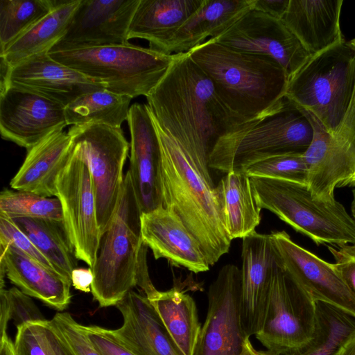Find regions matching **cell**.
<instances>
[{"label": "cell", "instance_id": "1", "mask_svg": "<svg viewBox=\"0 0 355 355\" xmlns=\"http://www.w3.org/2000/svg\"><path fill=\"white\" fill-rule=\"evenodd\" d=\"M146 98L165 132L184 149L209 156L220 137L244 123L187 53L175 54L166 73Z\"/></svg>", "mask_w": 355, "mask_h": 355}, {"label": "cell", "instance_id": "2", "mask_svg": "<svg viewBox=\"0 0 355 355\" xmlns=\"http://www.w3.org/2000/svg\"><path fill=\"white\" fill-rule=\"evenodd\" d=\"M152 116L161 148L162 205L182 221L214 266L232 240L223 224L209 155L184 149Z\"/></svg>", "mask_w": 355, "mask_h": 355}, {"label": "cell", "instance_id": "3", "mask_svg": "<svg viewBox=\"0 0 355 355\" xmlns=\"http://www.w3.org/2000/svg\"><path fill=\"white\" fill-rule=\"evenodd\" d=\"M205 72L226 107L243 123L268 111L286 96L289 77L273 58L209 39L187 53Z\"/></svg>", "mask_w": 355, "mask_h": 355}, {"label": "cell", "instance_id": "4", "mask_svg": "<svg viewBox=\"0 0 355 355\" xmlns=\"http://www.w3.org/2000/svg\"><path fill=\"white\" fill-rule=\"evenodd\" d=\"M313 128L306 110L286 96L255 119L220 137L209 156L210 168L243 172L251 164L282 154H304Z\"/></svg>", "mask_w": 355, "mask_h": 355}, {"label": "cell", "instance_id": "5", "mask_svg": "<svg viewBox=\"0 0 355 355\" xmlns=\"http://www.w3.org/2000/svg\"><path fill=\"white\" fill-rule=\"evenodd\" d=\"M141 215L128 171L91 268L94 275L91 292L100 307L116 306L137 286L140 261L148 248L142 241Z\"/></svg>", "mask_w": 355, "mask_h": 355}, {"label": "cell", "instance_id": "6", "mask_svg": "<svg viewBox=\"0 0 355 355\" xmlns=\"http://www.w3.org/2000/svg\"><path fill=\"white\" fill-rule=\"evenodd\" d=\"M355 92V39L311 56L288 80L286 96L331 134L342 124Z\"/></svg>", "mask_w": 355, "mask_h": 355}, {"label": "cell", "instance_id": "7", "mask_svg": "<svg viewBox=\"0 0 355 355\" xmlns=\"http://www.w3.org/2000/svg\"><path fill=\"white\" fill-rule=\"evenodd\" d=\"M250 178L259 207L272 212L315 244L355 243V219L336 199L324 202L315 198L306 184Z\"/></svg>", "mask_w": 355, "mask_h": 355}, {"label": "cell", "instance_id": "8", "mask_svg": "<svg viewBox=\"0 0 355 355\" xmlns=\"http://www.w3.org/2000/svg\"><path fill=\"white\" fill-rule=\"evenodd\" d=\"M54 60L101 83L111 92L148 96L166 73L175 54L135 45L49 52Z\"/></svg>", "mask_w": 355, "mask_h": 355}, {"label": "cell", "instance_id": "9", "mask_svg": "<svg viewBox=\"0 0 355 355\" xmlns=\"http://www.w3.org/2000/svg\"><path fill=\"white\" fill-rule=\"evenodd\" d=\"M317 327V302L283 269L272 276L263 324L256 338L275 355H287L304 347Z\"/></svg>", "mask_w": 355, "mask_h": 355}, {"label": "cell", "instance_id": "10", "mask_svg": "<svg viewBox=\"0 0 355 355\" xmlns=\"http://www.w3.org/2000/svg\"><path fill=\"white\" fill-rule=\"evenodd\" d=\"M68 132L89 167L101 235L110 222L120 198L130 144L121 128L104 124L73 125Z\"/></svg>", "mask_w": 355, "mask_h": 355}, {"label": "cell", "instance_id": "11", "mask_svg": "<svg viewBox=\"0 0 355 355\" xmlns=\"http://www.w3.org/2000/svg\"><path fill=\"white\" fill-rule=\"evenodd\" d=\"M306 112L313 128L311 143L303 154L306 185L314 198L331 202L336 188L355 187V92L342 124L333 134Z\"/></svg>", "mask_w": 355, "mask_h": 355}, {"label": "cell", "instance_id": "12", "mask_svg": "<svg viewBox=\"0 0 355 355\" xmlns=\"http://www.w3.org/2000/svg\"><path fill=\"white\" fill-rule=\"evenodd\" d=\"M55 188L76 257L92 268L101 238L96 194L88 164L74 143L69 159L57 177Z\"/></svg>", "mask_w": 355, "mask_h": 355}, {"label": "cell", "instance_id": "13", "mask_svg": "<svg viewBox=\"0 0 355 355\" xmlns=\"http://www.w3.org/2000/svg\"><path fill=\"white\" fill-rule=\"evenodd\" d=\"M208 310L193 355H240L247 336L241 313V269L223 266L210 284Z\"/></svg>", "mask_w": 355, "mask_h": 355}, {"label": "cell", "instance_id": "14", "mask_svg": "<svg viewBox=\"0 0 355 355\" xmlns=\"http://www.w3.org/2000/svg\"><path fill=\"white\" fill-rule=\"evenodd\" d=\"M214 40L234 49L273 58L289 78L311 57L282 20L253 9Z\"/></svg>", "mask_w": 355, "mask_h": 355}, {"label": "cell", "instance_id": "15", "mask_svg": "<svg viewBox=\"0 0 355 355\" xmlns=\"http://www.w3.org/2000/svg\"><path fill=\"white\" fill-rule=\"evenodd\" d=\"M270 236L282 268L316 302L334 306L355 318V295L334 263L295 243L285 231L272 232Z\"/></svg>", "mask_w": 355, "mask_h": 355}, {"label": "cell", "instance_id": "16", "mask_svg": "<svg viewBox=\"0 0 355 355\" xmlns=\"http://www.w3.org/2000/svg\"><path fill=\"white\" fill-rule=\"evenodd\" d=\"M0 133L27 150L55 130L67 125L64 106L12 86L0 89Z\"/></svg>", "mask_w": 355, "mask_h": 355}, {"label": "cell", "instance_id": "17", "mask_svg": "<svg viewBox=\"0 0 355 355\" xmlns=\"http://www.w3.org/2000/svg\"><path fill=\"white\" fill-rule=\"evenodd\" d=\"M139 0H81L65 35L49 52L121 45Z\"/></svg>", "mask_w": 355, "mask_h": 355}, {"label": "cell", "instance_id": "18", "mask_svg": "<svg viewBox=\"0 0 355 355\" xmlns=\"http://www.w3.org/2000/svg\"><path fill=\"white\" fill-rule=\"evenodd\" d=\"M0 89L12 86L28 90L64 107L79 96L105 86L54 60L49 53L31 56L8 67L1 60Z\"/></svg>", "mask_w": 355, "mask_h": 355}, {"label": "cell", "instance_id": "19", "mask_svg": "<svg viewBox=\"0 0 355 355\" xmlns=\"http://www.w3.org/2000/svg\"><path fill=\"white\" fill-rule=\"evenodd\" d=\"M127 121L130 134L129 172L141 214L146 213L163 206L159 141L147 104L130 105Z\"/></svg>", "mask_w": 355, "mask_h": 355}, {"label": "cell", "instance_id": "20", "mask_svg": "<svg viewBox=\"0 0 355 355\" xmlns=\"http://www.w3.org/2000/svg\"><path fill=\"white\" fill-rule=\"evenodd\" d=\"M241 259L242 320L250 338L263 324L273 273L282 261L270 234L256 231L243 239Z\"/></svg>", "mask_w": 355, "mask_h": 355}, {"label": "cell", "instance_id": "21", "mask_svg": "<svg viewBox=\"0 0 355 355\" xmlns=\"http://www.w3.org/2000/svg\"><path fill=\"white\" fill-rule=\"evenodd\" d=\"M141 232L143 243L152 250L155 259L164 258L171 265L194 273L209 270L198 241L182 221L163 206L141 214Z\"/></svg>", "mask_w": 355, "mask_h": 355}, {"label": "cell", "instance_id": "22", "mask_svg": "<svg viewBox=\"0 0 355 355\" xmlns=\"http://www.w3.org/2000/svg\"><path fill=\"white\" fill-rule=\"evenodd\" d=\"M0 289L4 288L6 276L24 293L53 309L62 311L69 306L70 280L12 245H0Z\"/></svg>", "mask_w": 355, "mask_h": 355}, {"label": "cell", "instance_id": "23", "mask_svg": "<svg viewBox=\"0 0 355 355\" xmlns=\"http://www.w3.org/2000/svg\"><path fill=\"white\" fill-rule=\"evenodd\" d=\"M115 306L123 324L112 332L135 355H184L146 295L132 290Z\"/></svg>", "mask_w": 355, "mask_h": 355}, {"label": "cell", "instance_id": "24", "mask_svg": "<svg viewBox=\"0 0 355 355\" xmlns=\"http://www.w3.org/2000/svg\"><path fill=\"white\" fill-rule=\"evenodd\" d=\"M60 128L28 150L25 159L10 182L16 191L56 197V179L69 159L73 139Z\"/></svg>", "mask_w": 355, "mask_h": 355}, {"label": "cell", "instance_id": "25", "mask_svg": "<svg viewBox=\"0 0 355 355\" xmlns=\"http://www.w3.org/2000/svg\"><path fill=\"white\" fill-rule=\"evenodd\" d=\"M343 0H290L281 19L315 55L344 41L340 26Z\"/></svg>", "mask_w": 355, "mask_h": 355}, {"label": "cell", "instance_id": "26", "mask_svg": "<svg viewBox=\"0 0 355 355\" xmlns=\"http://www.w3.org/2000/svg\"><path fill=\"white\" fill-rule=\"evenodd\" d=\"M251 9L250 0H203L168 42L166 54L188 53L223 34Z\"/></svg>", "mask_w": 355, "mask_h": 355}, {"label": "cell", "instance_id": "27", "mask_svg": "<svg viewBox=\"0 0 355 355\" xmlns=\"http://www.w3.org/2000/svg\"><path fill=\"white\" fill-rule=\"evenodd\" d=\"M202 1L139 0L130 24L129 40H145L148 42L150 49L165 53L173 35L200 8Z\"/></svg>", "mask_w": 355, "mask_h": 355}, {"label": "cell", "instance_id": "28", "mask_svg": "<svg viewBox=\"0 0 355 355\" xmlns=\"http://www.w3.org/2000/svg\"><path fill=\"white\" fill-rule=\"evenodd\" d=\"M223 224L230 238L243 239L255 232L261 221L259 207L244 172L230 171L216 185Z\"/></svg>", "mask_w": 355, "mask_h": 355}, {"label": "cell", "instance_id": "29", "mask_svg": "<svg viewBox=\"0 0 355 355\" xmlns=\"http://www.w3.org/2000/svg\"><path fill=\"white\" fill-rule=\"evenodd\" d=\"M81 0L64 1L0 53L8 67L37 54L49 53L65 35Z\"/></svg>", "mask_w": 355, "mask_h": 355}, {"label": "cell", "instance_id": "30", "mask_svg": "<svg viewBox=\"0 0 355 355\" xmlns=\"http://www.w3.org/2000/svg\"><path fill=\"white\" fill-rule=\"evenodd\" d=\"M148 299L183 354L193 355L201 326L193 297L174 286Z\"/></svg>", "mask_w": 355, "mask_h": 355}, {"label": "cell", "instance_id": "31", "mask_svg": "<svg viewBox=\"0 0 355 355\" xmlns=\"http://www.w3.org/2000/svg\"><path fill=\"white\" fill-rule=\"evenodd\" d=\"M12 219L49 259L55 270L71 282V273L77 268L78 259L64 223L35 218Z\"/></svg>", "mask_w": 355, "mask_h": 355}, {"label": "cell", "instance_id": "32", "mask_svg": "<svg viewBox=\"0 0 355 355\" xmlns=\"http://www.w3.org/2000/svg\"><path fill=\"white\" fill-rule=\"evenodd\" d=\"M132 97L106 89L83 94L64 107L67 125L90 123L121 128L127 121Z\"/></svg>", "mask_w": 355, "mask_h": 355}, {"label": "cell", "instance_id": "33", "mask_svg": "<svg viewBox=\"0 0 355 355\" xmlns=\"http://www.w3.org/2000/svg\"><path fill=\"white\" fill-rule=\"evenodd\" d=\"M355 331V318L327 304L317 302V327L311 342L287 355H336Z\"/></svg>", "mask_w": 355, "mask_h": 355}, {"label": "cell", "instance_id": "34", "mask_svg": "<svg viewBox=\"0 0 355 355\" xmlns=\"http://www.w3.org/2000/svg\"><path fill=\"white\" fill-rule=\"evenodd\" d=\"M64 0H1L0 53Z\"/></svg>", "mask_w": 355, "mask_h": 355}, {"label": "cell", "instance_id": "35", "mask_svg": "<svg viewBox=\"0 0 355 355\" xmlns=\"http://www.w3.org/2000/svg\"><path fill=\"white\" fill-rule=\"evenodd\" d=\"M0 212L11 218H35L63 222L60 200L30 192L4 189L0 193Z\"/></svg>", "mask_w": 355, "mask_h": 355}, {"label": "cell", "instance_id": "36", "mask_svg": "<svg viewBox=\"0 0 355 355\" xmlns=\"http://www.w3.org/2000/svg\"><path fill=\"white\" fill-rule=\"evenodd\" d=\"M249 177H263L306 184L307 167L303 154L272 156L255 162L243 171Z\"/></svg>", "mask_w": 355, "mask_h": 355}, {"label": "cell", "instance_id": "37", "mask_svg": "<svg viewBox=\"0 0 355 355\" xmlns=\"http://www.w3.org/2000/svg\"><path fill=\"white\" fill-rule=\"evenodd\" d=\"M0 333H7L8 322L12 320L17 327L25 322L46 318L31 297L17 287L0 290Z\"/></svg>", "mask_w": 355, "mask_h": 355}, {"label": "cell", "instance_id": "38", "mask_svg": "<svg viewBox=\"0 0 355 355\" xmlns=\"http://www.w3.org/2000/svg\"><path fill=\"white\" fill-rule=\"evenodd\" d=\"M50 322L71 355H101L90 340L84 325L78 323L69 313L58 312Z\"/></svg>", "mask_w": 355, "mask_h": 355}, {"label": "cell", "instance_id": "39", "mask_svg": "<svg viewBox=\"0 0 355 355\" xmlns=\"http://www.w3.org/2000/svg\"><path fill=\"white\" fill-rule=\"evenodd\" d=\"M8 245L17 248L42 265L55 270L14 220L0 212V245Z\"/></svg>", "mask_w": 355, "mask_h": 355}, {"label": "cell", "instance_id": "40", "mask_svg": "<svg viewBox=\"0 0 355 355\" xmlns=\"http://www.w3.org/2000/svg\"><path fill=\"white\" fill-rule=\"evenodd\" d=\"M328 250L334 258L336 270L355 295V243L328 246Z\"/></svg>", "mask_w": 355, "mask_h": 355}, {"label": "cell", "instance_id": "41", "mask_svg": "<svg viewBox=\"0 0 355 355\" xmlns=\"http://www.w3.org/2000/svg\"><path fill=\"white\" fill-rule=\"evenodd\" d=\"M84 328L101 355H135L118 341L111 329L97 325H84Z\"/></svg>", "mask_w": 355, "mask_h": 355}, {"label": "cell", "instance_id": "42", "mask_svg": "<svg viewBox=\"0 0 355 355\" xmlns=\"http://www.w3.org/2000/svg\"><path fill=\"white\" fill-rule=\"evenodd\" d=\"M289 2L290 0H250L251 9L280 20L284 15Z\"/></svg>", "mask_w": 355, "mask_h": 355}, {"label": "cell", "instance_id": "43", "mask_svg": "<svg viewBox=\"0 0 355 355\" xmlns=\"http://www.w3.org/2000/svg\"><path fill=\"white\" fill-rule=\"evenodd\" d=\"M71 284L78 291L84 293L92 291L94 275L91 268H76L71 273Z\"/></svg>", "mask_w": 355, "mask_h": 355}, {"label": "cell", "instance_id": "44", "mask_svg": "<svg viewBox=\"0 0 355 355\" xmlns=\"http://www.w3.org/2000/svg\"><path fill=\"white\" fill-rule=\"evenodd\" d=\"M0 355H17L14 342L9 338L7 333L1 335Z\"/></svg>", "mask_w": 355, "mask_h": 355}, {"label": "cell", "instance_id": "45", "mask_svg": "<svg viewBox=\"0 0 355 355\" xmlns=\"http://www.w3.org/2000/svg\"><path fill=\"white\" fill-rule=\"evenodd\" d=\"M336 355H355V331L340 346Z\"/></svg>", "mask_w": 355, "mask_h": 355}, {"label": "cell", "instance_id": "46", "mask_svg": "<svg viewBox=\"0 0 355 355\" xmlns=\"http://www.w3.org/2000/svg\"><path fill=\"white\" fill-rule=\"evenodd\" d=\"M240 355H275L268 350H257L251 344L250 338H248L243 344Z\"/></svg>", "mask_w": 355, "mask_h": 355}, {"label": "cell", "instance_id": "47", "mask_svg": "<svg viewBox=\"0 0 355 355\" xmlns=\"http://www.w3.org/2000/svg\"><path fill=\"white\" fill-rule=\"evenodd\" d=\"M351 212L352 217L355 219V188L352 190V201L351 204Z\"/></svg>", "mask_w": 355, "mask_h": 355}]
</instances>
